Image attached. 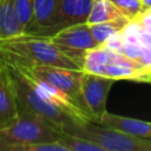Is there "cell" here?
I'll list each match as a JSON object with an SVG mask.
<instances>
[{
    "instance_id": "e0dca14e",
    "label": "cell",
    "mask_w": 151,
    "mask_h": 151,
    "mask_svg": "<svg viewBox=\"0 0 151 151\" xmlns=\"http://www.w3.org/2000/svg\"><path fill=\"white\" fill-rule=\"evenodd\" d=\"M14 11L17 17L26 33L27 28L31 25L32 17H33V5L34 0H12Z\"/></svg>"
},
{
    "instance_id": "4fadbf2b",
    "label": "cell",
    "mask_w": 151,
    "mask_h": 151,
    "mask_svg": "<svg viewBox=\"0 0 151 151\" xmlns=\"http://www.w3.org/2000/svg\"><path fill=\"white\" fill-rule=\"evenodd\" d=\"M25 33L12 0H0V39L11 38Z\"/></svg>"
},
{
    "instance_id": "8fae6325",
    "label": "cell",
    "mask_w": 151,
    "mask_h": 151,
    "mask_svg": "<svg viewBox=\"0 0 151 151\" xmlns=\"http://www.w3.org/2000/svg\"><path fill=\"white\" fill-rule=\"evenodd\" d=\"M57 0H34L33 17L26 33L50 37L55 15Z\"/></svg>"
},
{
    "instance_id": "d6986e66",
    "label": "cell",
    "mask_w": 151,
    "mask_h": 151,
    "mask_svg": "<svg viewBox=\"0 0 151 151\" xmlns=\"http://www.w3.org/2000/svg\"><path fill=\"white\" fill-rule=\"evenodd\" d=\"M136 61L140 64L143 67H145L146 70L151 71V45L142 44L139 41Z\"/></svg>"
},
{
    "instance_id": "7402d4cb",
    "label": "cell",
    "mask_w": 151,
    "mask_h": 151,
    "mask_svg": "<svg viewBox=\"0 0 151 151\" xmlns=\"http://www.w3.org/2000/svg\"><path fill=\"white\" fill-rule=\"evenodd\" d=\"M142 11L150 9L151 8V0H142Z\"/></svg>"
},
{
    "instance_id": "8992f818",
    "label": "cell",
    "mask_w": 151,
    "mask_h": 151,
    "mask_svg": "<svg viewBox=\"0 0 151 151\" xmlns=\"http://www.w3.org/2000/svg\"><path fill=\"white\" fill-rule=\"evenodd\" d=\"M114 81V79L109 77L83 73L80 93L84 109L92 122L99 123L101 116L106 112L107 96Z\"/></svg>"
},
{
    "instance_id": "7c38bea8",
    "label": "cell",
    "mask_w": 151,
    "mask_h": 151,
    "mask_svg": "<svg viewBox=\"0 0 151 151\" xmlns=\"http://www.w3.org/2000/svg\"><path fill=\"white\" fill-rule=\"evenodd\" d=\"M99 124L123 131V132L134 136V137L151 139V122L124 117V116H118V114L109 113L106 111L101 116Z\"/></svg>"
},
{
    "instance_id": "6da1fadb",
    "label": "cell",
    "mask_w": 151,
    "mask_h": 151,
    "mask_svg": "<svg viewBox=\"0 0 151 151\" xmlns=\"http://www.w3.org/2000/svg\"><path fill=\"white\" fill-rule=\"evenodd\" d=\"M6 66L14 87L19 116L40 118L64 133L70 132L78 124L86 122L46 96L27 72L8 64Z\"/></svg>"
},
{
    "instance_id": "9c48e42d",
    "label": "cell",
    "mask_w": 151,
    "mask_h": 151,
    "mask_svg": "<svg viewBox=\"0 0 151 151\" xmlns=\"http://www.w3.org/2000/svg\"><path fill=\"white\" fill-rule=\"evenodd\" d=\"M106 77L114 80L150 83L151 71L146 70L140 64L127 58L123 53L110 51V59L106 65Z\"/></svg>"
},
{
    "instance_id": "603a6c76",
    "label": "cell",
    "mask_w": 151,
    "mask_h": 151,
    "mask_svg": "<svg viewBox=\"0 0 151 151\" xmlns=\"http://www.w3.org/2000/svg\"><path fill=\"white\" fill-rule=\"evenodd\" d=\"M150 84H151V80H150Z\"/></svg>"
},
{
    "instance_id": "ffe728a7",
    "label": "cell",
    "mask_w": 151,
    "mask_h": 151,
    "mask_svg": "<svg viewBox=\"0 0 151 151\" xmlns=\"http://www.w3.org/2000/svg\"><path fill=\"white\" fill-rule=\"evenodd\" d=\"M104 47H106L110 51L113 52H118V53H123V46H124V41H123V35L122 32H116L113 34H111L105 42L103 44Z\"/></svg>"
},
{
    "instance_id": "44dd1931",
    "label": "cell",
    "mask_w": 151,
    "mask_h": 151,
    "mask_svg": "<svg viewBox=\"0 0 151 151\" xmlns=\"http://www.w3.org/2000/svg\"><path fill=\"white\" fill-rule=\"evenodd\" d=\"M131 20H134L143 31L151 33V8L142 11L137 17H134Z\"/></svg>"
},
{
    "instance_id": "30bf717a",
    "label": "cell",
    "mask_w": 151,
    "mask_h": 151,
    "mask_svg": "<svg viewBox=\"0 0 151 151\" xmlns=\"http://www.w3.org/2000/svg\"><path fill=\"white\" fill-rule=\"evenodd\" d=\"M19 117L17 98L9 72L0 59V130L12 124Z\"/></svg>"
},
{
    "instance_id": "ac0fdd59",
    "label": "cell",
    "mask_w": 151,
    "mask_h": 151,
    "mask_svg": "<svg viewBox=\"0 0 151 151\" xmlns=\"http://www.w3.org/2000/svg\"><path fill=\"white\" fill-rule=\"evenodd\" d=\"M120 13L129 20L133 19L142 12V0H111Z\"/></svg>"
},
{
    "instance_id": "2e32d148",
    "label": "cell",
    "mask_w": 151,
    "mask_h": 151,
    "mask_svg": "<svg viewBox=\"0 0 151 151\" xmlns=\"http://www.w3.org/2000/svg\"><path fill=\"white\" fill-rule=\"evenodd\" d=\"M60 143L66 146L67 151H104L101 146L86 138L64 132H61Z\"/></svg>"
},
{
    "instance_id": "7a4b0ae2",
    "label": "cell",
    "mask_w": 151,
    "mask_h": 151,
    "mask_svg": "<svg viewBox=\"0 0 151 151\" xmlns=\"http://www.w3.org/2000/svg\"><path fill=\"white\" fill-rule=\"evenodd\" d=\"M0 59L19 68H29L38 65H52L81 70L50 37L22 33L0 39Z\"/></svg>"
},
{
    "instance_id": "277c9868",
    "label": "cell",
    "mask_w": 151,
    "mask_h": 151,
    "mask_svg": "<svg viewBox=\"0 0 151 151\" xmlns=\"http://www.w3.org/2000/svg\"><path fill=\"white\" fill-rule=\"evenodd\" d=\"M61 132L47 122L31 116H19L12 124L0 130V151L11 145L25 143L60 142Z\"/></svg>"
},
{
    "instance_id": "5b68a950",
    "label": "cell",
    "mask_w": 151,
    "mask_h": 151,
    "mask_svg": "<svg viewBox=\"0 0 151 151\" xmlns=\"http://www.w3.org/2000/svg\"><path fill=\"white\" fill-rule=\"evenodd\" d=\"M21 70L29 73L33 78L52 85L54 88L61 92L66 98H68L76 106H78L88 117V114L84 109L81 93H80L81 77L84 73L81 70L67 68L61 66H52V65H38V66H32L29 68H21Z\"/></svg>"
},
{
    "instance_id": "3957f363",
    "label": "cell",
    "mask_w": 151,
    "mask_h": 151,
    "mask_svg": "<svg viewBox=\"0 0 151 151\" xmlns=\"http://www.w3.org/2000/svg\"><path fill=\"white\" fill-rule=\"evenodd\" d=\"M67 133L86 138L104 151H151V139L134 137L92 120L78 124Z\"/></svg>"
},
{
    "instance_id": "9a60e30c",
    "label": "cell",
    "mask_w": 151,
    "mask_h": 151,
    "mask_svg": "<svg viewBox=\"0 0 151 151\" xmlns=\"http://www.w3.org/2000/svg\"><path fill=\"white\" fill-rule=\"evenodd\" d=\"M130 20L127 18H122L117 20H110V21H104V22H98V24H91L90 29L91 33L94 38V40L99 44L103 45L105 40L113 33L119 32L124 28V26L129 22Z\"/></svg>"
},
{
    "instance_id": "5bb4252c",
    "label": "cell",
    "mask_w": 151,
    "mask_h": 151,
    "mask_svg": "<svg viewBox=\"0 0 151 151\" xmlns=\"http://www.w3.org/2000/svg\"><path fill=\"white\" fill-rule=\"evenodd\" d=\"M122 18L125 17L120 13V11L114 6L111 0H94L90 15L87 18V24H98Z\"/></svg>"
},
{
    "instance_id": "52a82bcc",
    "label": "cell",
    "mask_w": 151,
    "mask_h": 151,
    "mask_svg": "<svg viewBox=\"0 0 151 151\" xmlns=\"http://www.w3.org/2000/svg\"><path fill=\"white\" fill-rule=\"evenodd\" d=\"M50 38L73 61H76L80 66V68L83 66L85 52L90 48L100 46L94 40L90 29V25L87 22L65 27Z\"/></svg>"
},
{
    "instance_id": "ba28073f",
    "label": "cell",
    "mask_w": 151,
    "mask_h": 151,
    "mask_svg": "<svg viewBox=\"0 0 151 151\" xmlns=\"http://www.w3.org/2000/svg\"><path fill=\"white\" fill-rule=\"evenodd\" d=\"M93 1L94 0H57L54 24L50 37L65 27L87 22Z\"/></svg>"
}]
</instances>
